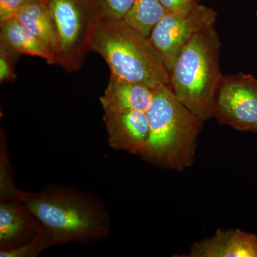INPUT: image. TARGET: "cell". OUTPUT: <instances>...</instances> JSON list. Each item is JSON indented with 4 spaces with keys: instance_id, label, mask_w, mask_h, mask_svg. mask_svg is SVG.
I'll return each instance as SVG.
<instances>
[{
    "instance_id": "cell-1",
    "label": "cell",
    "mask_w": 257,
    "mask_h": 257,
    "mask_svg": "<svg viewBox=\"0 0 257 257\" xmlns=\"http://www.w3.org/2000/svg\"><path fill=\"white\" fill-rule=\"evenodd\" d=\"M20 196L41 225L50 247L97 242L110 233L105 204L89 193L69 186L47 185L36 192L20 190Z\"/></svg>"
},
{
    "instance_id": "cell-21",
    "label": "cell",
    "mask_w": 257,
    "mask_h": 257,
    "mask_svg": "<svg viewBox=\"0 0 257 257\" xmlns=\"http://www.w3.org/2000/svg\"><path fill=\"white\" fill-rule=\"evenodd\" d=\"M256 15H257V13H256Z\"/></svg>"
},
{
    "instance_id": "cell-8",
    "label": "cell",
    "mask_w": 257,
    "mask_h": 257,
    "mask_svg": "<svg viewBox=\"0 0 257 257\" xmlns=\"http://www.w3.org/2000/svg\"><path fill=\"white\" fill-rule=\"evenodd\" d=\"M0 196V250L30 242L42 232V226L20 196Z\"/></svg>"
},
{
    "instance_id": "cell-12",
    "label": "cell",
    "mask_w": 257,
    "mask_h": 257,
    "mask_svg": "<svg viewBox=\"0 0 257 257\" xmlns=\"http://www.w3.org/2000/svg\"><path fill=\"white\" fill-rule=\"evenodd\" d=\"M15 18L38 39L57 64L58 35L55 20L47 3L31 0L24 5Z\"/></svg>"
},
{
    "instance_id": "cell-3",
    "label": "cell",
    "mask_w": 257,
    "mask_h": 257,
    "mask_svg": "<svg viewBox=\"0 0 257 257\" xmlns=\"http://www.w3.org/2000/svg\"><path fill=\"white\" fill-rule=\"evenodd\" d=\"M89 50L101 55L118 78L152 89L170 84V72L149 37L124 20L101 17L91 33Z\"/></svg>"
},
{
    "instance_id": "cell-10",
    "label": "cell",
    "mask_w": 257,
    "mask_h": 257,
    "mask_svg": "<svg viewBox=\"0 0 257 257\" xmlns=\"http://www.w3.org/2000/svg\"><path fill=\"white\" fill-rule=\"evenodd\" d=\"M185 257H257V236L239 229H217L194 242Z\"/></svg>"
},
{
    "instance_id": "cell-7",
    "label": "cell",
    "mask_w": 257,
    "mask_h": 257,
    "mask_svg": "<svg viewBox=\"0 0 257 257\" xmlns=\"http://www.w3.org/2000/svg\"><path fill=\"white\" fill-rule=\"evenodd\" d=\"M216 18L212 8L197 4L185 14L167 13L154 27L149 39L169 72L196 35L215 27Z\"/></svg>"
},
{
    "instance_id": "cell-20",
    "label": "cell",
    "mask_w": 257,
    "mask_h": 257,
    "mask_svg": "<svg viewBox=\"0 0 257 257\" xmlns=\"http://www.w3.org/2000/svg\"><path fill=\"white\" fill-rule=\"evenodd\" d=\"M38 1L44 2V3H46L47 0H38Z\"/></svg>"
},
{
    "instance_id": "cell-14",
    "label": "cell",
    "mask_w": 257,
    "mask_h": 257,
    "mask_svg": "<svg viewBox=\"0 0 257 257\" xmlns=\"http://www.w3.org/2000/svg\"><path fill=\"white\" fill-rule=\"evenodd\" d=\"M167 13L160 0H135L124 20L149 37L154 27Z\"/></svg>"
},
{
    "instance_id": "cell-6",
    "label": "cell",
    "mask_w": 257,
    "mask_h": 257,
    "mask_svg": "<svg viewBox=\"0 0 257 257\" xmlns=\"http://www.w3.org/2000/svg\"><path fill=\"white\" fill-rule=\"evenodd\" d=\"M212 111L219 124L257 133V79L242 72L223 75L214 94Z\"/></svg>"
},
{
    "instance_id": "cell-19",
    "label": "cell",
    "mask_w": 257,
    "mask_h": 257,
    "mask_svg": "<svg viewBox=\"0 0 257 257\" xmlns=\"http://www.w3.org/2000/svg\"><path fill=\"white\" fill-rule=\"evenodd\" d=\"M168 13L185 14L198 3V0H160Z\"/></svg>"
},
{
    "instance_id": "cell-9",
    "label": "cell",
    "mask_w": 257,
    "mask_h": 257,
    "mask_svg": "<svg viewBox=\"0 0 257 257\" xmlns=\"http://www.w3.org/2000/svg\"><path fill=\"white\" fill-rule=\"evenodd\" d=\"M108 143L113 150L139 155L150 133L147 112L141 111L104 112Z\"/></svg>"
},
{
    "instance_id": "cell-17",
    "label": "cell",
    "mask_w": 257,
    "mask_h": 257,
    "mask_svg": "<svg viewBox=\"0 0 257 257\" xmlns=\"http://www.w3.org/2000/svg\"><path fill=\"white\" fill-rule=\"evenodd\" d=\"M101 18L124 20L135 0H96Z\"/></svg>"
},
{
    "instance_id": "cell-16",
    "label": "cell",
    "mask_w": 257,
    "mask_h": 257,
    "mask_svg": "<svg viewBox=\"0 0 257 257\" xmlns=\"http://www.w3.org/2000/svg\"><path fill=\"white\" fill-rule=\"evenodd\" d=\"M20 54L13 50L0 37V81L1 82L14 80L15 61Z\"/></svg>"
},
{
    "instance_id": "cell-4",
    "label": "cell",
    "mask_w": 257,
    "mask_h": 257,
    "mask_svg": "<svg viewBox=\"0 0 257 257\" xmlns=\"http://www.w3.org/2000/svg\"><path fill=\"white\" fill-rule=\"evenodd\" d=\"M220 47L215 27L203 30L185 47L170 72L172 92L203 122L213 117L214 94L223 76Z\"/></svg>"
},
{
    "instance_id": "cell-5",
    "label": "cell",
    "mask_w": 257,
    "mask_h": 257,
    "mask_svg": "<svg viewBox=\"0 0 257 257\" xmlns=\"http://www.w3.org/2000/svg\"><path fill=\"white\" fill-rule=\"evenodd\" d=\"M57 28V64L68 72L79 70L89 50V38L101 18L96 0H47Z\"/></svg>"
},
{
    "instance_id": "cell-18",
    "label": "cell",
    "mask_w": 257,
    "mask_h": 257,
    "mask_svg": "<svg viewBox=\"0 0 257 257\" xmlns=\"http://www.w3.org/2000/svg\"><path fill=\"white\" fill-rule=\"evenodd\" d=\"M31 0H0V23L15 18L20 10Z\"/></svg>"
},
{
    "instance_id": "cell-11",
    "label": "cell",
    "mask_w": 257,
    "mask_h": 257,
    "mask_svg": "<svg viewBox=\"0 0 257 257\" xmlns=\"http://www.w3.org/2000/svg\"><path fill=\"white\" fill-rule=\"evenodd\" d=\"M153 96V89L141 84L118 78L110 74L109 83L99 98L104 112L141 111L147 112Z\"/></svg>"
},
{
    "instance_id": "cell-2",
    "label": "cell",
    "mask_w": 257,
    "mask_h": 257,
    "mask_svg": "<svg viewBox=\"0 0 257 257\" xmlns=\"http://www.w3.org/2000/svg\"><path fill=\"white\" fill-rule=\"evenodd\" d=\"M147 114L150 133L146 145L138 156L166 170L182 172L190 168L204 122L166 84L153 88Z\"/></svg>"
},
{
    "instance_id": "cell-15",
    "label": "cell",
    "mask_w": 257,
    "mask_h": 257,
    "mask_svg": "<svg viewBox=\"0 0 257 257\" xmlns=\"http://www.w3.org/2000/svg\"><path fill=\"white\" fill-rule=\"evenodd\" d=\"M50 248L42 231L30 242L9 250H0L1 257H37L47 248Z\"/></svg>"
},
{
    "instance_id": "cell-13",
    "label": "cell",
    "mask_w": 257,
    "mask_h": 257,
    "mask_svg": "<svg viewBox=\"0 0 257 257\" xmlns=\"http://www.w3.org/2000/svg\"><path fill=\"white\" fill-rule=\"evenodd\" d=\"M1 38L13 50L23 55L41 57L49 64H55L50 52L39 41L30 30L22 25L16 18L0 23Z\"/></svg>"
}]
</instances>
